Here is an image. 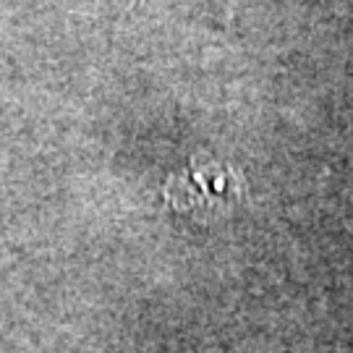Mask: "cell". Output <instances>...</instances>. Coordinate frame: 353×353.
Masks as SVG:
<instances>
[{
	"mask_svg": "<svg viewBox=\"0 0 353 353\" xmlns=\"http://www.w3.org/2000/svg\"><path fill=\"white\" fill-rule=\"evenodd\" d=\"M239 194V178L230 168L214 163H194L189 170L168 181L165 196L178 212H202L210 207H223Z\"/></svg>",
	"mask_w": 353,
	"mask_h": 353,
	"instance_id": "6da1fadb",
	"label": "cell"
},
{
	"mask_svg": "<svg viewBox=\"0 0 353 353\" xmlns=\"http://www.w3.org/2000/svg\"><path fill=\"white\" fill-rule=\"evenodd\" d=\"M118 3H123V0H94V8H102V6H118ZM131 3V0H128Z\"/></svg>",
	"mask_w": 353,
	"mask_h": 353,
	"instance_id": "7a4b0ae2",
	"label": "cell"
}]
</instances>
